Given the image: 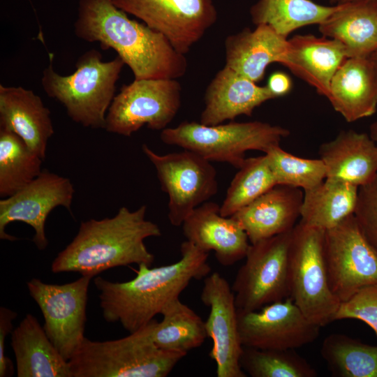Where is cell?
<instances>
[{"instance_id":"cell-1","label":"cell","mask_w":377,"mask_h":377,"mask_svg":"<svg viewBox=\"0 0 377 377\" xmlns=\"http://www.w3.org/2000/svg\"><path fill=\"white\" fill-rule=\"evenodd\" d=\"M75 36L101 49L114 50L128 65L134 80L177 79L188 68L178 52L161 33L130 19L112 0H79Z\"/></svg>"},{"instance_id":"cell-2","label":"cell","mask_w":377,"mask_h":377,"mask_svg":"<svg viewBox=\"0 0 377 377\" xmlns=\"http://www.w3.org/2000/svg\"><path fill=\"white\" fill-rule=\"evenodd\" d=\"M177 262L150 268L138 265L137 275L126 282H112L101 276L94 283L99 290L104 319L119 322L129 333L145 326L193 280L204 279L211 272L209 253L186 240L180 246Z\"/></svg>"},{"instance_id":"cell-3","label":"cell","mask_w":377,"mask_h":377,"mask_svg":"<svg viewBox=\"0 0 377 377\" xmlns=\"http://www.w3.org/2000/svg\"><path fill=\"white\" fill-rule=\"evenodd\" d=\"M146 205L133 211L124 206L112 217L81 222L75 237L52 261V272L94 277L116 267L151 266L154 256L145 240L162 233L156 223L146 219Z\"/></svg>"},{"instance_id":"cell-4","label":"cell","mask_w":377,"mask_h":377,"mask_svg":"<svg viewBox=\"0 0 377 377\" xmlns=\"http://www.w3.org/2000/svg\"><path fill=\"white\" fill-rule=\"evenodd\" d=\"M157 323L153 319L119 339L98 341L85 337L68 360L71 377H166L186 355L156 345Z\"/></svg>"},{"instance_id":"cell-5","label":"cell","mask_w":377,"mask_h":377,"mask_svg":"<svg viewBox=\"0 0 377 377\" xmlns=\"http://www.w3.org/2000/svg\"><path fill=\"white\" fill-rule=\"evenodd\" d=\"M53 57L50 54L49 65L43 71L41 84L45 94L59 101L75 123L86 128H105L124 61L118 55L103 61L101 54L92 49L78 58L72 74L62 75L53 68Z\"/></svg>"},{"instance_id":"cell-6","label":"cell","mask_w":377,"mask_h":377,"mask_svg":"<svg viewBox=\"0 0 377 377\" xmlns=\"http://www.w3.org/2000/svg\"><path fill=\"white\" fill-rule=\"evenodd\" d=\"M290 131L280 126L260 121H230L205 125L185 121L173 128L161 131V141L192 151L209 161L228 163L239 168L250 150L266 153L280 145Z\"/></svg>"},{"instance_id":"cell-7","label":"cell","mask_w":377,"mask_h":377,"mask_svg":"<svg viewBox=\"0 0 377 377\" xmlns=\"http://www.w3.org/2000/svg\"><path fill=\"white\" fill-rule=\"evenodd\" d=\"M324 237L325 230L300 222L293 230L289 249V297L320 327L335 320L341 303L330 286Z\"/></svg>"},{"instance_id":"cell-8","label":"cell","mask_w":377,"mask_h":377,"mask_svg":"<svg viewBox=\"0 0 377 377\" xmlns=\"http://www.w3.org/2000/svg\"><path fill=\"white\" fill-rule=\"evenodd\" d=\"M293 230L251 244L231 286L237 310H258L289 297Z\"/></svg>"},{"instance_id":"cell-9","label":"cell","mask_w":377,"mask_h":377,"mask_svg":"<svg viewBox=\"0 0 377 377\" xmlns=\"http://www.w3.org/2000/svg\"><path fill=\"white\" fill-rule=\"evenodd\" d=\"M181 91L177 79L134 80L114 97L104 129L126 137L145 125L163 131L180 108Z\"/></svg>"},{"instance_id":"cell-10","label":"cell","mask_w":377,"mask_h":377,"mask_svg":"<svg viewBox=\"0 0 377 377\" xmlns=\"http://www.w3.org/2000/svg\"><path fill=\"white\" fill-rule=\"evenodd\" d=\"M142 149L168 195V219L172 226H181L195 208L216 194V170L200 155L187 149L158 154L145 144Z\"/></svg>"},{"instance_id":"cell-11","label":"cell","mask_w":377,"mask_h":377,"mask_svg":"<svg viewBox=\"0 0 377 377\" xmlns=\"http://www.w3.org/2000/svg\"><path fill=\"white\" fill-rule=\"evenodd\" d=\"M324 254L330 288L341 302L377 285V250L353 214L325 231Z\"/></svg>"},{"instance_id":"cell-12","label":"cell","mask_w":377,"mask_h":377,"mask_svg":"<svg viewBox=\"0 0 377 377\" xmlns=\"http://www.w3.org/2000/svg\"><path fill=\"white\" fill-rule=\"evenodd\" d=\"M91 276L71 283L50 284L38 279L27 282L30 296L44 318V330L60 354L69 360L85 339L88 288Z\"/></svg>"},{"instance_id":"cell-13","label":"cell","mask_w":377,"mask_h":377,"mask_svg":"<svg viewBox=\"0 0 377 377\" xmlns=\"http://www.w3.org/2000/svg\"><path fill=\"white\" fill-rule=\"evenodd\" d=\"M126 13L163 34L186 54L217 20L212 0H112Z\"/></svg>"},{"instance_id":"cell-14","label":"cell","mask_w":377,"mask_h":377,"mask_svg":"<svg viewBox=\"0 0 377 377\" xmlns=\"http://www.w3.org/2000/svg\"><path fill=\"white\" fill-rule=\"evenodd\" d=\"M237 322L243 346L259 349L295 350L313 342L320 329L289 297L258 310H237Z\"/></svg>"},{"instance_id":"cell-15","label":"cell","mask_w":377,"mask_h":377,"mask_svg":"<svg viewBox=\"0 0 377 377\" xmlns=\"http://www.w3.org/2000/svg\"><path fill=\"white\" fill-rule=\"evenodd\" d=\"M71 180L43 169L31 182L15 194L0 200V239L15 241L17 238L6 232L14 221L25 223L33 228V242L38 250L48 245L45 224L49 214L57 207L71 212L74 195Z\"/></svg>"},{"instance_id":"cell-16","label":"cell","mask_w":377,"mask_h":377,"mask_svg":"<svg viewBox=\"0 0 377 377\" xmlns=\"http://www.w3.org/2000/svg\"><path fill=\"white\" fill-rule=\"evenodd\" d=\"M200 299L209 309L205 322L207 337L212 340L209 355L216 363V376L246 377L240 365L244 346L231 286L219 272H213L204 279Z\"/></svg>"},{"instance_id":"cell-17","label":"cell","mask_w":377,"mask_h":377,"mask_svg":"<svg viewBox=\"0 0 377 377\" xmlns=\"http://www.w3.org/2000/svg\"><path fill=\"white\" fill-rule=\"evenodd\" d=\"M186 240L201 250L214 252L219 264L230 266L245 258L251 243L241 225L232 216L220 214V206L205 202L184 220Z\"/></svg>"},{"instance_id":"cell-18","label":"cell","mask_w":377,"mask_h":377,"mask_svg":"<svg viewBox=\"0 0 377 377\" xmlns=\"http://www.w3.org/2000/svg\"><path fill=\"white\" fill-rule=\"evenodd\" d=\"M276 98L266 86H259L234 70L224 66L207 86L200 122L216 125L240 115L251 116L267 101Z\"/></svg>"},{"instance_id":"cell-19","label":"cell","mask_w":377,"mask_h":377,"mask_svg":"<svg viewBox=\"0 0 377 377\" xmlns=\"http://www.w3.org/2000/svg\"><path fill=\"white\" fill-rule=\"evenodd\" d=\"M303 196L301 188L276 184L231 216L254 244L293 230L300 217Z\"/></svg>"},{"instance_id":"cell-20","label":"cell","mask_w":377,"mask_h":377,"mask_svg":"<svg viewBox=\"0 0 377 377\" xmlns=\"http://www.w3.org/2000/svg\"><path fill=\"white\" fill-rule=\"evenodd\" d=\"M0 127L15 133L34 152L45 158L54 127L50 110L33 91L0 84Z\"/></svg>"},{"instance_id":"cell-21","label":"cell","mask_w":377,"mask_h":377,"mask_svg":"<svg viewBox=\"0 0 377 377\" xmlns=\"http://www.w3.org/2000/svg\"><path fill=\"white\" fill-rule=\"evenodd\" d=\"M318 154L327 179L360 187L377 175V142L367 133L342 131L332 140L323 143Z\"/></svg>"},{"instance_id":"cell-22","label":"cell","mask_w":377,"mask_h":377,"mask_svg":"<svg viewBox=\"0 0 377 377\" xmlns=\"http://www.w3.org/2000/svg\"><path fill=\"white\" fill-rule=\"evenodd\" d=\"M224 44L225 66L256 83L264 78L269 64H283L288 50V40L263 24L228 36Z\"/></svg>"},{"instance_id":"cell-23","label":"cell","mask_w":377,"mask_h":377,"mask_svg":"<svg viewBox=\"0 0 377 377\" xmlns=\"http://www.w3.org/2000/svg\"><path fill=\"white\" fill-rule=\"evenodd\" d=\"M327 98L348 122L377 110V79L369 57L347 58L333 75Z\"/></svg>"},{"instance_id":"cell-24","label":"cell","mask_w":377,"mask_h":377,"mask_svg":"<svg viewBox=\"0 0 377 377\" xmlns=\"http://www.w3.org/2000/svg\"><path fill=\"white\" fill-rule=\"evenodd\" d=\"M347 58L343 46L334 39L295 35L288 40L283 65L327 98L333 75Z\"/></svg>"},{"instance_id":"cell-25","label":"cell","mask_w":377,"mask_h":377,"mask_svg":"<svg viewBox=\"0 0 377 377\" xmlns=\"http://www.w3.org/2000/svg\"><path fill=\"white\" fill-rule=\"evenodd\" d=\"M318 24L323 36L339 42L348 58L369 57L377 50V0H353Z\"/></svg>"},{"instance_id":"cell-26","label":"cell","mask_w":377,"mask_h":377,"mask_svg":"<svg viewBox=\"0 0 377 377\" xmlns=\"http://www.w3.org/2000/svg\"><path fill=\"white\" fill-rule=\"evenodd\" d=\"M11 347L18 377H71L68 361L32 314L27 313L13 330Z\"/></svg>"},{"instance_id":"cell-27","label":"cell","mask_w":377,"mask_h":377,"mask_svg":"<svg viewBox=\"0 0 377 377\" xmlns=\"http://www.w3.org/2000/svg\"><path fill=\"white\" fill-rule=\"evenodd\" d=\"M359 187L325 178L304 191L300 223L323 230L331 229L353 214Z\"/></svg>"},{"instance_id":"cell-28","label":"cell","mask_w":377,"mask_h":377,"mask_svg":"<svg viewBox=\"0 0 377 377\" xmlns=\"http://www.w3.org/2000/svg\"><path fill=\"white\" fill-rule=\"evenodd\" d=\"M318 4L311 0H259L250 8L252 22L267 24L287 38L295 30L320 24L339 8Z\"/></svg>"},{"instance_id":"cell-29","label":"cell","mask_w":377,"mask_h":377,"mask_svg":"<svg viewBox=\"0 0 377 377\" xmlns=\"http://www.w3.org/2000/svg\"><path fill=\"white\" fill-rule=\"evenodd\" d=\"M161 314L163 319L154 332V343L161 349L186 355L207 337L205 322L179 298L167 304Z\"/></svg>"},{"instance_id":"cell-30","label":"cell","mask_w":377,"mask_h":377,"mask_svg":"<svg viewBox=\"0 0 377 377\" xmlns=\"http://www.w3.org/2000/svg\"><path fill=\"white\" fill-rule=\"evenodd\" d=\"M43 158L15 133L0 127V196L9 197L42 172Z\"/></svg>"},{"instance_id":"cell-31","label":"cell","mask_w":377,"mask_h":377,"mask_svg":"<svg viewBox=\"0 0 377 377\" xmlns=\"http://www.w3.org/2000/svg\"><path fill=\"white\" fill-rule=\"evenodd\" d=\"M320 353L333 376L377 377V346L334 333L325 338Z\"/></svg>"},{"instance_id":"cell-32","label":"cell","mask_w":377,"mask_h":377,"mask_svg":"<svg viewBox=\"0 0 377 377\" xmlns=\"http://www.w3.org/2000/svg\"><path fill=\"white\" fill-rule=\"evenodd\" d=\"M238 169L220 206L224 216H231L276 185L265 154L245 158Z\"/></svg>"},{"instance_id":"cell-33","label":"cell","mask_w":377,"mask_h":377,"mask_svg":"<svg viewBox=\"0 0 377 377\" xmlns=\"http://www.w3.org/2000/svg\"><path fill=\"white\" fill-rule=\"evenodd\" d=\"M242 370L252 377H316L315 369L294 350L243 347Z\"/></svg>"},{"instance_id":"cell-34","label":"cell","mask_w":377,"mask_h":377,"mask_svg":"<svg viewBox=\"0 0 377 377\" xmlns=\"http://www.w3.org/2000/svg\"><path fill=\"white\" fill-rule=\"evenodd\" d=\"M265 154L276 184L301 188L314 187L326 178L325 166L320 158H304L283 150L280 145Z\"/></svg>"},{"instance_id":"cell-35","label":"cell","mask_w":377,"mask_h":377,"mask_svg":"<svg viewBox=\"0 0 377 377\" xmlns=\"http://www.w3.org/2000/svg\"><path fill=\"white\" fill-rule=\"evenodd\" d=\"M353 215L365 238L377 250V175L359 187Z\"/></svg>"},{"instance_id":"cell-36","label":"cell","mask_w":377,"mask_h":377,"mask_svg":"<svg viewBox=\"0 0 377 377\" xmlns=\"http://www.w3.org/2000/svg\"><path fill=\"white\" fill-rule=\"evenodd\" d=\"M355 319L369 325L377 336V285L367 287L341 302L335 320Z\"/></svg>"},{"instance_id":"cell-37","label":"cell","mask_w":377,"mask_h":377,"mask_svg":"<svg viewBox=\"0 0 377 377\" xmlns=\"http://www.w3.org/2000/svg\"><path fill=\"white\" fill-rule=\"evenodd\" d=\"M17 313L8 308L0 307V376H11L13 374L12 361L5 355V341L6 336L13 330V320Z\"/></svg>"},{"instance_id":"cell-38","label":"cell","mask_w":377,"mask_h":377,"mask_svg":"<svg viewBox=\"0 0 377 377\" xmlns=\"http://www.w3.org/2000/svg\"><path fill=\"white\" fill-rule=\"evenodd\" d=\"M267 87L276 97L282 96L288 94L292 87L290 77L281 72L272 73L269 79Z\"/></svg>"},{"instance_id":"cell-39","label":"cell","mask_w":377,"mask_h":377,"mask_svg":"<svg viewBox=\"0 0 377 377\" xmlns=\"http://www.w3.org/2000/svg\"><path fill=\"white\" fill-rule=\"evenodd\" d=\"M369 135L377 142V119L371 125Z\"/></svg>"},{"instance_id":"cell-40","label":"cell","mask_w":377,"mask_h":377,"mask_svg":"<svg viewBox=\"0 0 377 377\" xmlns=\"http://www.w3.org/2000/svg\"><path fill=\"white\" fill-rule=\"evenodd\" d=\"M369 58L371 61V64L373 65V67L376 73V79H377V50L375 52H374L369 57Z\"/></svg>"},{"instance_id":"cell-41","label":"cell","mask_w":377,"mask_h":377,"mask_svg":"<svg viewBox=\"0 0 377 377\" xmlns=\"http://www.w3.org/2000/svg\"><path fill=\"white\" fill-rule=\"evenodd\" d=\"M353 1V0H337L339 3H345V2H347V1Z\"/></svg>"},{"instance_id":"cell-42","label":"cell","mask_w":377,"mask_h":377,"mask_svg":"<svg viewBox=\"0 0 377 377\" xmlns=\"http://www.w3.org/2000/svg\"><path fill=\"white\" fill-rule=\"evenodd\" d=\"M331 1H337V0H331Z\"/></svg>"}]
</instances>
